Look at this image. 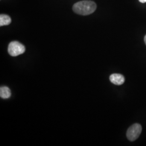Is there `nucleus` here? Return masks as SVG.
<instances>
[{
  "instance_id": "0eeeda50",
  "label": "nucleus",
  "mask_w": 146,
  "mask_h": 146,
  "mask_svg": "<svg viewBox=\"0 0 146 146\" xmlns=\"http://www.w3.org/2000/svg\"><path fill=\"white\" fill-rule=\"evenodd\" d=\"M139 2H140L141 3H146V0H139Z\"/></svg>"
},
{
  "instance_id": "f03ea898",
  "label": "nucleus",
  "mask_w": 146,
  "mask_h": 146,
  "mask_svg": "<svg viewBox=\"0 0 146 146\" xmlns=\"http://www.w3.org/2000/svg\"><path fill=\"white\" fill-rule=\"evenodd\" d=\"M25 50V47L18 41L11 42L8 47V52L13 57H16L23 54Z\"/></svg>"
},
{
  "instance_id": "6e6552de",
  "label": "nucleus",
  "mask_w": 146,
  "mask_h": 146,
  "mask_svg": "<svg viewBox=\"0 0 146 146\" xmlns=\"http://www.w3.org/2000/svg\"><path fill=\"white\" fill-rule=\"evenodd\" d=\"M144 41H145V43H146V36H145V38H144Z\"/></svg>"
},
{
  "instance_id": "39448f33",
  "label": "nucleus",
  "mask_w": 146,
  "mask_h": 146,
  "mask_svg": "<svg viewBox=\"0 0 146 146\" xmlns=\"http://www.w3.org/2000/svg\"><path fill=\"white\" fill-rule=\"evenodd\" d=\"M11 89L8 87L3 86L0 88V96L3 99H9L11 96Z\"/></svg>"
},
{
  "instance_id": "f257e3e1",
  "label": "nucleus",
  "mask_w": 146,
  "mask_h": 146,
  "mask_svg": "<svg viewBox=\"0 0 146 146\" xmlns=\"http://www.w3.org/2000/svg\"><path fill=\"white\" fill-rule=\"evenodd\" d=\"M96 3L92 1H82L75 3L73 10L76 14L81 15H88L93 13L96 9Z\"/></svg>"
},
{
  "instance_id": "20e7f679",
  "label": "nucleus",
  "mask_w": 146,
  "mask_h": 146,
  "mask_svg": "<svg viewBox=\"0 0 146 146\" xmlns=\"http://www.w3.org/2000/svg\"><path fill=\"white\" fill-rule=\"evenodd\" d=\"M110 81L115 85H121L124 84L125 79L124 76L120 74H113L110 77Z\"/></svg>"
},
{
  "instance_id": "423d86ee",
  "label": "nucleus",
  "mask_w": 146,
  "mask_h": 146,
  "mask_svg": "<svg viewBox=\"0 0 146 146\" xmlns=\"http://www.w3.org/2000/svg\"><path fill=\"white\" fill-rule=\"evenodd\" d=\"M11 19L9 16L5 14H1L0 15V26H8L11 24Z\"/></svg>"
},
{
  "instance_id": "7ed1b4c3",
  "label": "nucleus",
  "mask_w": 146,
  "mask_h": 146,
  "mask_svg": "<svg viewBox=\"0 0 146 146\" xmlns=\"http://www.w3.org/2000/svg\"><path fill=\"white\" fill-rule=\"evenodd\" d=\"M142 132V127L139 123H135L128 128L127 131V137L131 141L137 140Z\"/></svg>"
}]
</instances>
